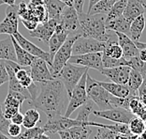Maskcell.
<instances>
[{
  "instance_id": "f546056e",
  "label": "cell",
  "mask_w": 146,
  "mask_h": 139,
  "mask_svg": "<svg viewBox=\"0 0 146 139\" xmlns=\"http://www.w3.org/2000/svg\"><path fill=\"white\" fill-rule=\"evenodd\" d=\"M69 134L71 135L72 139H89L92 134L91 126H75L68 130Z\"/></svg>"
},
{
  "instance_id": "bcb514c9",
  "label": "cell",
  "mask_w": 146,
  "mask_h": 139,
  "mask_svg": "<svg viewBox=\"0 0 146 139\" xmlns=\"http://www.w3.org/2000/svg\"><path fill=\"white\" fill-rule=\"evenodd\" d=\"M140 50V53H139V58L141 59V61L146 62V46L144 47H141Z\"/></svg>"
},
{
  "instance_id": "f35d334b",
  "label": "cell",
  "mask_w": 146,
  "mask_h": 139,
  "mask_svg": "<svg viewBox=\"0 0 146 139\" xmlns=\"http://www.w3.org/2000/svg\"><path fill=\"white\" fill-rule=\"evenodd\" d=\"M8 81H9V74L6 69L5 61L0 59V87Z\"/></svg>"
},
{
  "instance_id": "4fadbf2b",
  "label": "cell",
  "mask_w": 146,
  "mask_h": 139,
  "mask_svg": "<svg viewBox=\"0 0 146 139\" xmlns=\"http://www.w3.org/2000/svg\"><path fill=\"white\" fill-rule=\"evenodd\" d=\"M29 67L31 78L35 83H42L54 79V76L49 70L47 62L44 59L36 57Z\"/></svg>"
},
{
  "instance_id": "f1b7e54d",
  "label": "cell",
  "mask_w": 146,
  "mask_h": 139,
  "mask_svg": "<svg viewBox=\"0 0 146 139\" xmlns=\"http://www.w3.org/2000/svg\"><path fill=\"white\" fill-rule=\"evenodd\" d=\"M116 1L118 0H99L87 13L88 14H98V13L107 14Z\"/></svg>"
},
{
  "instance_id": "e0dca14e",
  "label": "cell",
  "mask_w": 146,
  "mask_h": 139,
  "mask_svg": "<svg viewBox=\"0 0 146 139\" xmlns=\"http://www.w3.org/2000/svg\"><path fill=\"white\" fill-rule=\"evenodd\" d=\"M68 37V33L66 29L63 27L60 23L56 25L55 30L52 37L50 38L48 44H49V53L51 55L52 58H54V55L56 53V51L63 45V43L67 41Z\"/></svg>"
},
{
  "instance_id": "7402d4cb",
  "label": "cell",
  "mask_w": 146,
  "mask_h": 139,
  "mask_svg": "<svg viewBox=\"0 0 146 139\" xmlns=\"http://www.w3.org/2000/svg\"><path fill=\"white\" fill-rule=\"evenodd\" d=\"M12 39V43H13V47H14L15 50V55H16V62L18 64L22 65V66H25V67H29L33 62V60L36 57H34L33 55L29 54L27 51H25L24 48H22L21 46L18 44V42L16 41V39L13 38L12 35H9Z\"/></svg>"
},
{
  "instance_id": "11a10c76",
  "label": "cell",
  "mask_w": 146,
  "mask_h": 139,
  "mask_svg": "<svg viewBox=\"0 0 146 139\" xmlns=\"http://www.w3.org/2000/svg\"><path fill=\"white\" fill-rule=\"evenodd\" d=\"M142 8H143V14L146 16V0H141Z\"/></svg>"
},
{
  "instance_id": "6da1fadb",
  "label": "cell",
  "mask_w": 146,
  "mask_h": 139,
  "mask_svg": "<svg viewBox=\"0 0 146 139\" xmlns=\"http://www.w3.org/2000/svg\"><path fill=\"white\" fill-rule=\"evenodd\" d=\"M67 95L63 82L59 78H54L40 83V88L36 99L28 104L36 109L44 112L49 118L62 115Z\"/></svg>"
},
{
  "instance_id": "277c9868",
  "label": "cell",
  "mask_w": 146,
  "mask_h": 139,
  "mask_svg": "<svg viewBox=\"0 0 146 139\" xmlns=\"http://www.w3.org/2000/svg\"><path fill=\"white\" fill-rule=\"evenodd\" d=\"M86 71H89V69L84 67V66L75 65L70 62H68L58 72V74L55 76V78H59L63 82L68 96L69 97L71 95L73 88L78 84L80 79L82 78V76Z\"/></svg>"
},
{
  "instance_id": "db71d44e",
  "label": "cell",
  "mask_w": 146,
  "mask_h": 139,
  "mask_svg": "<svg viewBox=\"0 0 146 139\" xmlns=\"http://www.w3.org/2000/svg\"><path fill=\"white\" fill-rule=\"evenodd\" d=\"M135 44L136 46L139 48V49H141V47H144V46H146V43H144V42H140V41H135Z\"/></svg>"
},
{
  "instance_id": "ee69618b",
  "label": "cell",
  "mask_w": 146,
  "mask_h": 139,
  "mask_svg": "<svg viewBox=\"0 0 146 139\" xmlns=\"http://www.w3.org/2000/svg\"><path fill=\"white\" fill-rule=\"evenodd\" d=\"M27 11H28V5L26 4L25 1H22L18 5V14H19V16L23 15L24 13H25Z\"/></svg>"
},
{
  "instance_id": "7a4b0ae2",
  "label": "cell",
  "mask_w": 146,
  "mask_h": 139,
  "mask_svg": "<svg viewBox=\"0 0 146 139\" xmlns=\"http://www.w3.org/2000/svg\"><path fill=\"white\" fill-rule=\"evenodd\" d=\"M106 14H88L82 12L79 14V22L82 29V37L96 39L100 41H107L111 35L107 33L105 26Z\"/></svg>"
},
{
  "instance_id": "d6a6232c",
  "label": "cell",
  "mask_w": 146,
  "mask_h": 139,
  "mask_svg": "<svg viewBox=\"0 0 146 139\" xmlns=\"http://www.w3.org/2000/svg\"><path fill=\"white\" fill-rule=\"evenodd\" d=\"M129 132L134 135H141L143 134L145 130V123L144 121L141 120L139 117H135L128 122L127 124Z\"/></svg>"
},
{
  "instance_id": "ac0fdd59",
  "label": "cell",
  "mask_w": 146,
  "mask_h": 139,
  "mask_svg": "<svg viewBox=\"0 0 146 139\" xmlns=\"http://www.w3.org/2000/svg\"><path fill=\"white\" fill-rule=\"evenodd\" d=\"M115 34L117 36L118 43L120 45L123 51V57L125 59H129L134 57H139V53L140 50L136 46L135 41L129 39L127 35L124 34V33L115 31Z\"/></svg>"
},
{
  "instance_id": "8fae6325",
  "label": "cell",
  "mask_w": 146,
  "mask_h": 139,
  "mask_svg": "<svg viewBox=\"0 0 146 139\" xmlns=\"http://www.w3.org/2000/svg\"><path fill=\"white\" fill-rule=\"evenodd\" d=\"M68 62L72 64L84 66L88 69H93L100 72L103 70L102 65V52L88 53L84 55H72Z\"/></svg>"
},
{
  "instance_id": "8d00e7d4",
  "label": "cell",
  "mask_w": 146,
  "mask_h": 139,
  "mask_svg": "<svg viewBox=\"0 0 146 139\" xmlns=\"http://www.w3.org/2000/svg\"><path fill=\"white\" fill-rule=\"evenodd\" d=\"M22 133L21 125L15 124V123H9L8 127V135L13 138H17Z\"/></svg>"
},
{
  "instance_id": "e575fe53",
  "label": "cell",
  "mask_w": 146,
  "mask_h": 139,
  "mask_svg": "<svg viewBox=\"0 0 146 139\" xmlns=\"http://www.w3.org/2000/svg\"><path fill=\"white\" fill-rule=\"evenodd\" d=\"M43 133H46V132L42 127L35 126L30 129H26L25 132H24L23 134L21 133V134L16 139H35L38 135Z\"/></svg>"
},
{
  "instance_id": "9c48e42d",
  "label": "cell",
  "mask_w": 146,
  "mask_h": 139,
  "mask_svg": "<svg viewBox=\"0 0 146 139\" xmlns=\"http://www.w3.org/2000/svg\"><path fill=\"white\" fill-rule=\"evenodd\" d=\"M106 41H100L96 39L79 37L72 46V55H84L88 53L103 52Z\"/></svg>"
},
{
  "instance_id": "60d3db41",
  "label": "cell",
  "mask_w": 146,
  "mask_h": 139,
  "mask_svg": "<svg viewBox=\"0 0 146 139\" xmlns=\"http://www.w3.org/2000/svg\"><path fill=\"white\" fill-rule=\"evenodd\" d=\"M84 0H71V6L76 9L78 14H81L82 12H84Z\"/></svg>"
},
{
  "instance_id": "5bb4252c",
  "label": "cell",
  "mask_w": 146,
  "mask_h": 139,
  "mask_svg": "<svg viewBox=\"0 0 146 139\" xmlns=\"http://www.w3.org/2000/svg\"><path fill=\"white\" fill-rule=\"evenodd\" d=\"M13 38L16 39V41L18 42V44L21 46L22 48H24L25 51H27L29 54L33 55L34 57L42 58L47 62V64L51 67L52 66V58L50 55L49 52H45L43 51L42 49H40L39 47H38L36 44H34L33 42H31L30 41H28L27 39H25L24 36H23L21 33H19V31L17 33H15L14 35H12Z\"/></svg>"
},
{
  "instance_id": "7dc6e473",
  "label": "cell",
  "mask_w": 146,
  "mask_h": 139,
  "mask_svg": "<svg viewBox=\"0 0 146 139\" xmlns=\"http://www.w3.org/2000/svg\"><path fill=\"white\" fill-rule=\"evenodd\" d=\"M61 139H72L71 135L69 134L68 131H60L57 133Z\"/></svg>"
},
{
  "instance_id": "d6986e66",
  "label": "cell",
  "mask_w": 146,
  "mask_h": 139,
  "mask_svg": "<svg viewBox=\"0 0 146 139\" xmlns=\"http://www.w3.org/2000/svg\"><path fill=\"white\" fill-rule=\"evenodd\" d=\"M105 26L107 30L121 32L128 36L129 28H130V22L127 21L124 17V15H121L112 20H105Z\"/></svg>"
},
{
  "instance_id": "f907efd6",
  "label": "cell",
  "mask_w": 146,
  "mask_h": 139,
  "mask_svg": "<svg viewBox=\"0 0 146 139\" xmlns=\"http://www.w3.org/2000/svg\"><path fill=\"white\" fill-rule=\"evenodd\" d=\"M99 1V0H89V5H88V11H90V9L94 7L97 3Z\"/></svg>"
},
{
  "instance_id": "c3c4849f",
  "label": "cell",
  "mask_w": 146,
  "mask_h": 139,
  "mask_svg": "<svg viewBox=\"0 0 146 139\" xmlns=\"http://www.w3.org/2000/svg\"><path fill=\"white\" fill-rule=\"evenodd\" d=\"M15 1H16V0H0V6L4 5V4L8 5V6L15 5Z\"/></svg>"
},
{
  "instance_id": "7c38bea8",
  "label": "cell",
  "mask_w": 146,
  "mask_h": 139,
  "mask_svg": "<svg viewBox=\"0 0 146 139\" xmlns=\"http://www.w3.org/2000/svg\"><path fill=\"white\" fill-rule=\"evenodd\" d=\"M6 17L0 23V35L8 34L14 35L18 32V6L9 5L5 11Z\"/></svg>"
},
{
  "instance_id": "6f0895ef",
  "label": "cell",
  "mask_w": 146,
  "mask_h": 139,
  "mask_svg": "<svg viewBox=\"0 0 146 139\" xmlns=\"http://www.w3.org/2000/svg\"><path fill=\"white\" fill-rule=\"evenodd\" d=\"M60 1L64 2L65 4L68 6H71V0H60Z\"/></svg>"
},
{
  "instance_id": "603a6c76",
  "label": "cell",
  "mask_w": 146,
  "mask_h": 139,
  "mask_svg": "<svg viewBox=\"0 0 146 139\" xmlns=\"http://www.w3.org/2000/svg\"><path fill=\"white\" fill-rule=\"evenodd\" d=\"M0 59L1 60H11L16 62L15 50L14 47H13L11 36H9V38L0 41Z\"/></svg>"
},
{
  "instance_id": "8992f818",
  "label": "cell",
  "mask_w": 146,
  "mask_h": 139,
  "mask_svg": "<svg viewBox=\"0 0 146 139\" xmlns=\"http://www.w3.org/2000/svg\"><path fill=\"white\" fill-rule=\"evenodd\" d=\"M79 37H81V36H68L67 41L63 43V45L54 54L51 66V72L54 76V78L58 74V72L62 70V68L68 62L69 58L72 55L73 43L76 41V39Z\"/></svg>"
},
{
  "instance_id": "b9f144b4",
  "label": "cell",
  "mask_w": 146,
  "mask_h": 139,
  "mask_svg": "<svg viewBox=\"0 0 146 139\" xmlns=\"http://www.w3.org/2000/svg\"><path fill=\"white\" fill-rule=\"evenodd\" d=\"M21 20H22V23L24 24V25L28 29L29 31L34 30V29L36 27V25H38V22L32 21V20H25V19H21Z\"/></svg>"
},
{
  "instance_id": "816d5d0a",
  "label": "cell",
  "mask_w": 146,
  "mask_h": 139,
  "mask_svg": "<svg viewBox=\"0 0 146 139\" xmlns=\"http://www.w3.org/2000/svg\"><path fill=\"white\" fill-rule=\"evenodd\" d=\"M139 98H140V101H141V102L142 104V105H144V106L146 107V94L139 96Z\"/></svg>"
},
{
  "instance_id": "4316f807",
  "label": "cell",
  "mask_w": 146,
  "mask_h": 139,
  "mask_svg": "<svg viewBox=\"0 0 146 139\" xmlns=\"http://www.w3.org/2000/svg\"><path fill=\"white\" fill-rule=\"evenodd\" d=\"M25 100H27V98L24 94L17 91L9 90L8 94H7V97L4 101V106H15L21 108L23 102Z\"/></svg>"
},
{
  "instance_id": "d590c367",
  "label": "cell",
  "mask_w": 146,
  "mask_h": 139,
  "mask_svg": "<svg viewBox=\"0 0 146 139\" xmlns=\"http://www.w3.org/2000/svg\"><path fill=\"white\" fill-rule=\"evenodd\" d=\"M98 133L95 139H115L116 133L104 127H98Z\"/></svg>"
},
{
  "instance_id": "ab89813d",
  "label": "cell",
  "mask_w": 146,
  "mask_h": 139,
  "mask_svg": "<svg viewBox=\"0 0 146 139\" xmlns=\"http://www.w3.org/2000/svg\"><path fill=\"white\" fill-rule=\"evenodd\" d=\"M20 112V108L19 107H15V106H5V111L3 112L4 114V117L7 120H11V118L13 117L14 115H16Z\"/></svg>"
},
{
  "instance_id": "f5cc1de1",
  "label": "cell",
  "mask_w": 146,
  "mask_h": 139,
  "mask_svg": "<svg viewBox=\"0 0 146 139\" xmlns=\"http://www.w3.org/2000/svg\"><path fill=\"white\" fill-rule=\"evenodd\" d=\"M35 139H50V136L47 134H45V133H43V134H40L39 135H38Z\"/></svg>"
},
{
  "instance_id": "9a60e30c",
  "label": "cell",
  "mask_w": 146,
  "mask_h": 139,
  "mask_svg": "<svg viewBox=\"0 0 146 139\" xmlns=\"http://www.w3.org/2000/svg\"><path fill=\"white\" fill-rule=\"evenodd\" d=\"M59 20L48 19L46 22L38 23L34 30L29 31V36L32 38H36L45 43H48L50 38L54 34L56 25H58Z\"/></svg>"
},
{
  "instance_id": "ffe728a7",
  "label": "cell",
  "mask_w": 146,
  "mask_h": 139,
  "mask_svg": "<svg viewBox=\"0 0 146 139\" xmlns=\"http://www.w3.org/2000/svg\"><path fill=\"white\" fill-rule=\"evenodd\" d=\"M98 84L102 86L106 90L109 91L111 95L115 96L118 98H125L129 94H131V91L127 85H121L117 83H109V82H103V81H98ZM134 94V93H133ZM138 95V94H137Z\"/></svg>"
},
{
  "instance_id": "83f0119b",
  "label": "cell",
  "mask_w": 146,
  "mask_h": 139,
  "mask_svg": "<svg viewBox=\"0 0 146 139\" xmlns=\"http://www.w3.org/2000/svg\"><path fill=\"white\" fill-rule=\"evenodd\" d=\"M39 120H40V115H39L38 109L31 108L26 111L24 115V120H23L22 125L25 129H30L35 127Z\"/></svg>"
},
{
  "instance_id": "3957f363",
  "label": "cell",
  "mask_w": 146,
  "mask_h": 139,
  "mask_svg": "<svg viewBox=\"0 0 146 139\" xmlns=\"http://www.w3.org/2000/svg\"><path fill=\"white\" fill-rule=\"evenodd\" d=\"M86 93L89 100L98 105L99 110H106L115 107V96L111 95L109 91L98 84V80H95L89 74L86 78Z\"/></svg>"
},
{
  "instance_id": "30bf717a",
  "label": "cell",
  "mask_w": 146,
  "mask_h": 139,
  "mask_svg": "<svg viewBox=\"0 0 146 139\" xmlns=\"http://www.w3.org/2000/svg\"><path fill=\"white\" fill-rule=\"evenodd\" d=\"M92 113L96 117L113 121L115 123L124 124H128V122L135 117L129 110L122 107H114L106 110H93Z\"/></svg>"
},
{
  "instance_id": "5b68a950",
  "label": "cell",
  "mask_w": 146,
  "mask_h": 139,
  "mask_svg": "<svg viewBox=\"0 0 146 139\" xmlns=\"http://www.w3.org/2000/svg\"><path fill=\"white\" fill-rule=\"evenodd\" d=\"M88 71H86L82 78L80 79L78 84L75 86L71 92V95L69 96V102L67 107L64 116L69 118L71 114L74 112L76 109L81 107L84 102L88 100L87 93H86V78H87Z\"/></svg>"
},
{
  "instance_id": "74e56055",
  "label": "cell",
  "mask_w": 146,
  "mask_h": 139,
  "mask_svg": "<svg viewBox=\"0 0 146 139\" xmlns=\"http://www.w3.org/2000/svg\"><path fill=\"white\" fill-rule=\"evenodd\" d=\"M9 123H11V121L5 118L4 117V114H3V110H2V105L0 104V132L4 134H8V127Z\"/></svg>"
},
{
  "instance_id": "484cf974",
  "label": "cell",
  "mask_w": 146,
  "mask_h": 139,
  "mask_svg": "<svg viewBox=\"0 0 146 139\" xmlns=\"http://www.w3.org/2000/svg\"><path fill=\"white\" fill-rule=\"evenodd\" d=\"M142 82H143V76L141 75V72L134 69H131L127 83V86L130 89L131 93L138 94V89L140 88Z\"/></svg>"
},
{
  "instance_id": "2e32d148",
  "label": "cell",
  "mask_w": 146,
  "mask_h": 139,
  "mask_svg": "<svg viewBox=\"0 0 146 139\" xmlns=\"http://www.w3.org/2000/svg\"><path fill=\"white\" fill-rule=\"evenodd\" d=\"M131 68L129 66H117L114 68L103 69L100 74L108 77L113 83L121 85H127Z\"/></svg>"
},
{
  "instance_id": "836d02e7",
  "label": "cell",
  "mask_w": 146,
  "mask_h": 139,
  "mask_svg": "<svg viewBox=\"0 0 146 139\" xmlns=\"http://www.w3.org/2000/svg\"><path fill=\"white\" fill-rule=\"evenodd\" d=\"M127 65L131 69L140 72L143 78H146V62L141 61L139 57H134L129 59H127Z\"/></svg>"
},
{
  "instance_id": "cb8c5ba5",
  "label": "cell",
  "mask_w": 146,
  "mask_h": 139,
  "mask_svg": "<svg viewBox=\"0 0 146 139\" xmlns=\"http://www.w3.org/2000/svg\"><path fill=\"white\" fill-rule=\"evenodd\" d=\"M144 28H145V15L141 14L130 23L129 35H130L132 41H138L140 39Z\"/></svg>"
},
{
  "instance_id": "ba28073f",
  "label": "cell",
  "mask_w": 146,
  "mask_h": 139,
  "mask_svg": "<svg viewBox=\"0 0 146 139\" xmlns=\"http://www.w3.org/2000/svg\"><path fill=\"white\" fill-rule=\"evenodd\" d=\"M81 125H84V123L76 118L72 120V118L65 117V116L58 115L52 118H49L47 122L43 125L42 128L44 129L45 132H49L51 134H57L60 131H68L72 127L81 126Z\"/></svg>"
},
{
  "instance_id": "1f68e13d",
  "label": "cell",
  "mask_w": 146,
  "mask_h": 139,
  "mask_svg": "<svg viewBox=\"0 0 146 139\" xmlns=\"http://www.w3.org/2000/svg\"><path fill=\"white\" fill-rule=\"evenodd\" d=\"M127 2V0H118V1H116L113 6L111 7V9H110V11L106 14V20H112L123 15Z\"/></svg>"
},
{
  "instance_id": "52a82bcc",
  "label": "cell",
  "mask_w": 146,
  "mask_h": 139,
  "mask_svg": "<svg viewBox=\"0 0 146 139\" xmlns=\"http://www.w3.org/2000/svg\"><path fill=\"white\" fill-rule=\"evenodd\" d=\"M59 23L68 31V36H82L79 14L72 6H65L59 18Z\"/></svg>"
},
{
  "instance_id": "681fc988",
  "label": "cell",
  "mask_w": 146,
  "mask_h": 139,
  "mask_svg": "<svg viewBox=\"0 0 146 139\" xmlns=\"http://www.w3.org/2000/svg\"><path fill=\"white\" fill-rule=\"evenodd\" d=\"M137 117H139L143 121H146V107H144L143 109H142V110L141 111V113L139 114Z\"/></svg>"
},
{
  "instance_id": "f6af8a7d",
  "label": "cell",
  "mask_w": 146,
  "mask_h": 139,
  "mask_svg": "<svg viewBox=\"0 0 146 139\" xmlns=\"http://www.w3.org/2000/svg\"><path fill=\"white\" fill-rule=\"evenodd\" d=\"M42 5H44V0H30V1H29L28 7H30V8H35V7L42 6Z\"/></svg>"
},
{
  "instance_id": "44dd1931",
  "label": "cell",
  "mask_w": 146,
  "mask_h": 139,
  "mask_svg": "<svg viewBox=\"0 0 146 139\" xmlns=\"http://www.w3.org/2000/svg\"><path fill=\"white\" fill-rule=\"evenodd\" d=\"M141 14H143V8H142L141 0H127L123 12L124 17L131 23Z\"/></svg>"
},
{
  "instance_id": "d4e9b609",
  "label": "cell",
  "mask_w": 146,
  "mask_h": 139,
  "mask_svg": "<svg viewBox=\"0 0 146 139\" xmlns=\"http://www.w3.org/2000/svg\"><path fill=\"white\" fill-rule=\"evenodd\" d=\"M45 8L47 9L48 18L59 20L66 4L60 0H44Z\"/></svg>"
},
{
  "instance_id": "7bdbcfd3",
  "label": "cell",
  "mask_w": 146,
  "mask_h": 139,
  "mask_svg": "<svg viewBox=\"0 0 146 139\" xmlns=\"http://www.w3.org/2000/svg\"><path fill=\"white\" fill-rule=\"evenodd\" d=\"M23 120H24V115L21 114L20 112H18L17 114L13 116V117L11 118V120H9V121H11V123H15V124H18V125H22Z\"/></svg>"
},
{
  "instance_id": "9f6ffc18",
  "label": "cell",
  "mask_w": 146,
  "mask_h": 139,
  "mask_svg": "<svg viewBox=\"0 0 146 139\" xmlns=\"http://www.w3.org/2000/svg\"><path fill=\"white\" fill-rule=\"evenodd\" d=\"M0 139H11L9 136H7V134H4L3 133L0 132Z\"/></svg>"
},
{
  "instance_id": "4dcf8cb0",
  "label": "cell",
  "mask_w": 146,
  "mask_h": 139,
  "mask_svg": "<svg viewBox=\"0 0 146 139\" xmlns=\"http://www.w3.org/2000/svg\"><path fill=\"white\" fill-rule=\"evenodd\" d=\"M92 111H93V102L88 99V100L81 106V109H80L79 114L77 116V118H76V120L82 122L84 126H88L89 116L92 113Z\"/></svg>"
}]
</instances>
